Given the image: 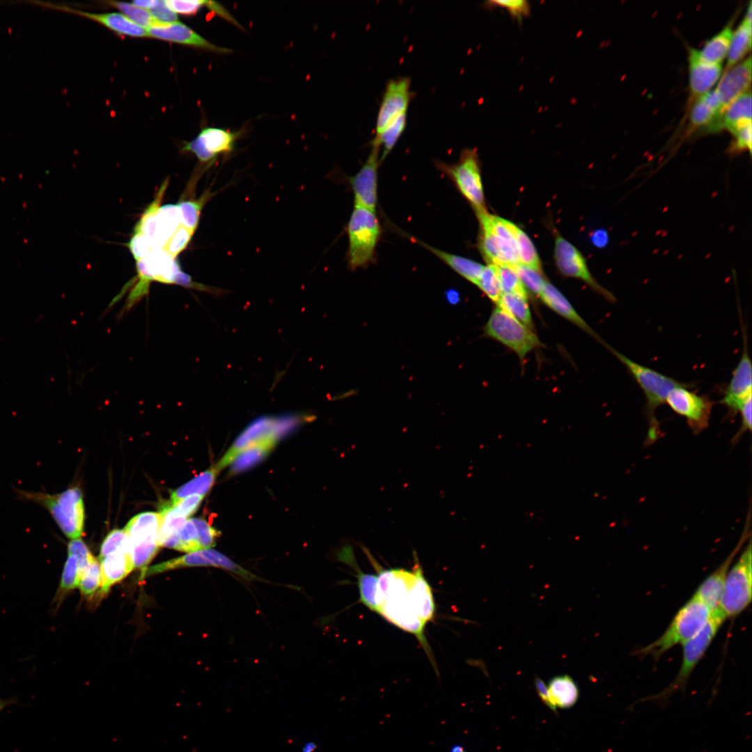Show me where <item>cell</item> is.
<instances>
[{"label": "cell", "mask_w": 752, "mask_h": 752, "mask_svg": "<svg viewBox=\"0 0 752 752\" xmlns=\"http://www.w3.org/2000/svg\"><path fill=\"white\" fill-rule=\"evenodd\" d=\"M364 551L377 572L374 612L415 636L433 664L425 629L434 619L435 604L421 566L416 563L411 570L384 569L368 550Z\"/></svg>", "instance_id": "obj_1"}, {"label": "cell", "mask_w": 752, "mask_h": 752, "mask_svg": "<svg viewBox=\"0 0 752 752\" xmlns=\"http://www.w3.org/2000/svg\"><path fill=\"white\" fill-rule=\"evenodd\" d=\"M138 282L130 291L119 318L129 312L149 291L150 283L158 281L166 284H177L185 288L213 292L212 288L193 281L191 276L183 272L175 258L162 248L154 249L145 258L136 261Z\"/></svg>", "instance_id": "obj_2"}, {"label": "cell", "mask_w": 752, "mask_h": 752, "mask_svg": "<svg viewBox=\"0 0 752 752\" xmlns=\"http://www.w3.org/2000/svg\"><path fill=\"white\" fill-rule=\"evenodd\" d=\"M15 492L18 499L32 502L45 509L69 539H78L81 535L84 507L83 494L79 487H71L56 494L18 489Z\"/></svg>", "instance_id": "obj_3"}, {"label": "cell", "mask_w": 752, "mask_h": 752, "mask_svg": "<svg viewBox=\"0 0 752 752\" xmlns=\"http://www.w3.org/2000/svg\"><path fill=\"white\" fill-rule=\"evenodd\" d=\"M712 611L694 595L676 613L668 627L656 640L636 651L641 658L657 661L673 647L682 645L696 636L706 625Z\"/></svg>", "instance_id": "obj_4"}, {"label": "cell", "mask_w": 752, "mask_h": 752, "mask_svg": "<svg viewBox=\"0 0 752 752\" xmlns=\"http://www.w3.org/2000/svg\"><path fill=\"white\" fill-rule=\"evenodd\" d=\"M726 620V618L719 608L714 609L703 628L682 645L681 665L674 680L662 691L644 697L641 701H652L661 707H665L675 694L684 691L694 670L705 655Z\"/></svg>", "instance_id": "obj_5"}, {"label": "cell", "mask_w": 752, "mask_h": 752, "mask_svg": "<svg viewBox=\"0 0 752 752\" xmlns=\"http://www.w3.org/2000/svg\"><path fill=\"white\" fill-rule=\"evenodd\" d=\"M604 345L624 365L643 391L646 401L648 421L647 440L652 443L659 435V423L655 416L657 408L666 403L671 389L682 384L655 370L640 364L618 352L609 345Z\"/></svg>", "instance_id": "obj_6"}, {"label": "cell", "mask_w": 752, "mask_h": 752, "mask_svg": "<svg viewBox=\"0 0 752 752\" xmlns=\"http://www.w3.org/2000/svg\"><path fill=\"white\" fill-rule=\"evenodd\" d=\"M347 261L351 270L367 267L375 259L382 228L375 211L354 206L346 228Z\"/></svg>", "instance_id": "obj_7"}, {"label": "cell", "mask_w": 752, "mask_h": 752, "mask_svg": "<svg viewBox=\"0 0 752 752\" xmlns=\"http://www.w3.org/2000/svg\"><path fill=\"white\" fill-rule=\"evenodd\" d=\"M477 216L481 228L479 248L485 260L496 266L519 264L514 233L516 225L487 212Z\"/></svg>", "instance_id": "obj_8"}, {"label": "cell", "mask_w": 752, "mask_h": 752, "mask_svg": "<svg viewBox=\"0 0 752 752\" xmlns=\"http://www.w3.org/2000/svg\"><path fill=\"white\" fill-rule=\"evenodd\" d=\"M752 551L751 538L735 563L731 565L722 590L719 606L726 619L737 617L752 598Z\"/></svg>", "instance_id": "obj_9"}, {"label": "cell", "mask_w": 752, "mask_h": 752, "mask_svg": "<svg viewBox=\"0 0 752 752\" xmlns=\"http://www.w3.org/2000/svg\"><path fill=\"white\" fill-rule=\"evenodd\" d=\"M484 334L513 351L521 362L529 352L542 345L533 330L497 306L485 325Z\"/></svg>", "instance_id": "obj_10"}, {"label": "cell", "mask_w": 752, "mask_h": 752, "mask_svg": "<svg viewBox=\"0 0 752 752\" xmlns=\"http://www.w3.org/2000/svg\"><path fill=\"white\" fill-rule=\"evenodd\" d=\"M436 166L452 180L477 214L487 212L479 159L476 150H464L457 162L448 164L437 162Z\"/></svg>", "instance_id": "obj_11"}, {"label": "cell", "mask_w": 752, "mask_h": 752, "mask_svg": "<svg viewBox=\"0 0 752 752\" xmlns=\"http://www.w3.org/2000/svg\"><path fill=\"white\" fill-rule=\"evenodd\" d=\"M160 523L159 512H146L132 517L124 528L129 540L134 569L144 572L159 549L157 535Z\"/></svg>", "instance_id": "obj_12"}, {"label": "cell", "mask_w": 752, "mask_h": 752, "mask_svg": "<svg viewBox=\"0 0 752 752\" xmlns=\"http://www.w3.org/2000/svg\"><path fill=\"white\" fill-rule=\"evenodd\" d=\"M214 567L231 572L247 581H263L227 556L212 548L188 553L182 556L162 562L146 569L142 577L162 573L174 569L190 567Z\"/></svg>", "instance_id": "obj_13"}, {"label": "cell", "mask_w": 752, "mask_h": 752, "mask_svg": "<svg viewBox=\"0 0 752 752\" xmlns=\"http://www.w3.org/2000/svg\"><path fill=\"white\" fill-rule=\"evenodd\" d=\"M689 387V384L682 383L671 389L666 403L675 413L685 418L691 430L698 434L709 425L713 402Z\"/></svg>", "instance_id": "obj_14"}, {"label": "cell", "mask_w": 752, "mask_h": 752, "mask_svg": "<svg viewBox=\"0 0 752 752\" xmlns=\"http://www.w3.org/2000/svg\"><path fill=\"white\" fill-rule=\"evenodd\" d=\"M240 135V132L205 127L195 139L185 144L183 150L194 153L201 162L212 164L219 156L228 155L234 150Z\"/></svg>", "instance_id": "obj_15"}, {"label": "cell", "mask_w": 752, "mask_h": 752, "mask_svg": "<svg viewBox=\"0 0 752 752\" xmlns=\"http://www.w3.org/2000/svg\"><path fill=\"white\" fill-rule=\"evenodd\" d=\"M743 347L741 358L732 373L721 403L731 414H737L744 403L752 397V366L746 331L742 328Z\"/></svg>", "instance_id": "obj_16"}, {"label": "cell", "mask_w": 752, "mask_h": 752, "mask_svg": "<svg viewBox=\"0 0 752 752\" xmlns=\"http://www.w3.org/2000/svg\"><path fill=\"white\" fill-rule=\"evenodd\" d=\"M555 259L558 268L567 276L579 279L606 299L613 302L614 296L601 286L589 272L586 260L579 251L560 235L555 240Z\"/></svg>", "instance_id": "obj_17"}, {"label": "cell", "mask_w": 752, "mask_h": 752, "mask_svg": "<svg viewBox=\"0 0 752 752\" xmlns=\"http://www.w3.org/2000/svg\"><path fill=\"white\" fill-rule=\"evenodd\" d=\"M380 148L371 143L368 157L359 171L350 178L354 194V206L375 211L377 205V177L380 162Z\"/></svg>", "instance_id": "obj_18"}, {"label": "cell", "mask_w": 752, "mask_h": 752, "mask_svg": "<svg viewBox=\"0 0 752 752\" xmlns=\"http://www.w3.org/2000/svg\"><path fill=\"white\" fill-rule=\"evenodd\" d=\"M750 527L751 512L749 509L744 528L737 544L724 561L700 584L693 595L712 612L719 606L723 584L734 559L746 540L750 538Z\"/></svg>", "instance_id": "obj_19"}, {"label": "cell", "mask_w": 752, "mask_h": 752, "mask_svg": "<svg viewBox=\"0 0 752 752\" xmlns=\"http://www.w3.org/2000/svg\"><path fill=\"white\" fill-rule=\"evenodd\" d=\"M410 88L411 80L408 77L391 79L387 83L377 116L375 135L398 116L407 113L412 97Z\"/></svg>", "instance_id": "obj_20"}, {"label": "cell", "mask_w": 752, "mask_h": 752, "mask_svg": "<svg viewBox=\"0 0 752 752\" xmlns=\"http://www.w3.org/2000/svg\"><path fill=\"white\" fill-rule=\"evenodd\" d=\"M280 422L281 417L273 416H262L252 421L239 434L217 463L214 464L219 472L227 466L230 465L234 460L247 447L265 435L277 430L280 425Z\"/></svg>", "instance_id": "obj_21"}, {"label": "cell", "mask_w": 752, "mask_h": 752, "mask_svg": "<svg viewBox=\"0 0 752 752\" xmlns=\"http://www.w3.org/2000/svg\"><path fill=\"white\" fill-rule=\"evenodd\" d=\"M148 36L163 40L192 46L214 52L228 54L231 49L217 46L200 36L189 26L176 22L169 24H158L146 29Z\"/></svg>", "instance_id": "obj_22"}, {"label": "cell", "mask_w": 752, "mask_h": 752, "mask_svg": "<svg viewBox=\"0 0 752 752\" xmlns=\"http://www.w3.org/2000/svg\"><path fill=\"white\" fill-rule=\"evenodd\" d=\"M751 83V57L726 70L715 88L724 107L742 93L750 90Z\"/></svg>", "instance_id": "obj_23"}, {"label": "cell", "mask_w": 752, "mask_h": 752, "mask_svg": "<svg viewBox=\"0 0 752 752\" xmlns=\"http://www.w3.org/2000/svg\"><path fill=\"white\" fill-rule=\"evenodd\" d=\"M689 85L692 96L698 97L707 93L719 79L721 64H713L703 61L698 49L689 51Z\"/></svg>", "instance_id": "obj_24"}, {"label": "cell", "mask_w": 752, "mask_h": 752, "mask_svg": "<svg viewBox=\"0 0 752 752\" xmlns=\"http://www.w3.org/2000/svg\"><path fill=\"white\" fill-rule=\"evenodd\" d=\"M724 108L715 89L699 96L691 108V127L703 129L707 133L716 132L717 122Z\"/></svg>", "instance_id": "obj_25"}, {"label": "cell", "mask_w": 752, "mask_h": 752, "mask_svg": "<svg viewBox=\"0 0 752 752\" xmlns=\"http://www.w3.org/2000/svg\"><path fill=\"white\" fill-rule=\"evenodd\" d=\"M281 428L265 435L244 450L230 464V473L245 471L263 461L276 446L282 437Z\"/></svg>", "instance_id": "obj_26"}, {"label": "cell", "mask_w": 752, "mask_h": 752, "mask_svg": "<svg viewBox=\"0 0 752 752\" xmlns=\"http://www.w3.org/2000/svg\"><path fill=\"white\" fill-rule=\"evenodd\" d=\"M542 301L559 315L571 322L596 340L603 343L599 336L579 315L567 299L552 284L546 281L539 295Z\"/></svg>", "instance_id": "obj_27"}, {"label": "cell", "mask_w": 752, "mask_h": 752, "mask_svg": "<svg viewBox=\"0 0 752 752\" xmlns=\"http://www.w3.org/2000/svg\"><path fill=\"white\" fill-rule=\"evenodd\" d=\"M101 585L99 594L106 595L115 583L125 578L134 566L130 553L127 551L114 552L100 560Z\"/></svg>", "instance_id": "obj_28"}, {"label": "cell", "mask_w": 752, "mask_h": 752, "mask_svg": "<svg viewBox=\"0 0 752 752\" xmlns=\"http://www.w3.org/2000/svg\"><path fill=\"white\" fill-rule=\"evenodd\" d=\"M749 123H751V90L736 97L724 108L716 125V132L726 129L733 134Z\"/></svg>", "instance_id": "obj_29"}, {"label": "cell", "mask_w": 752, "mask_h": 752, "mask_svg": "<svg viewBox=\"0 0 752 752\" xmlns=\"http://www.w3.org/2000/svg\"><path fill=\"white\" fill-rule=\"evenodd\" d=\"M406 235L412 242L425 247L464 279L475 285L477 284L483 269V265L469 258L433 247L414 237Z\"/></svg>", "instance_id": "obj_30"}, {"label": "cell", "mask_w": 752, "mask_h": 752, "mask_svg": "<svg viewBox=\"0 0 752 752\" xmlns=\"http://www.w3.org/2000/svg\"><path fill=\"white\" fill-rule=\"evenodd\" d=\"M63 9L99 22L119 34L136 38L148 37L146 29L136 24L122 13H91L67 8Z\"/></svg>", "instance_id": "obj_31"}, {"label": "cell", "mask_w": 752, "mask_h": 752, "mask_svg": "<svg viewBox=\"0 0 752 752\" xmlns=\"http://www.w3.org/2000/svg\"><path fill=\"white\" fill-rule=\"evenodd\" d=\"M751 47V5L749 3L742 22L733 31L727 53L726 69L737 64Z\"/></svg>", "instance_id": "obj_32"}, {"label": "cell", "mask_w": 752, "mask_h": 752, "mask_svg": "<svg viewBox=\"0 0 752 752\" xmlns=\"http://www.w3.org/2000/svg\"><path fill=\"white\" fill-rule=\"evenodd\" d=\"M547 686L552 705L557 709L572 707L577 702L579 691L576 682L568 675H560L550 680Z\"/></svg>", "instance_id": "obj_33"}, {"label": "cell", "mask_w": 752, "mask_h": 752, "mask_svg": "<svg viewBox=\"0 0 752 752\" xmlns=\"http://www.w3.org/2000/svg\"><path fill=\"white\" fill-rule=\"evenodd\" d=\"M180 226V217L178 205L169 204L159 207L155 214V232L152 241L154 248H163Z\"/></svg>", "instance_id": "obj_34"}, {"label": "cell", "mask_w": 752, "mask_h": 752, "mask_svg": "<svg viewBox=\"0 0 752 752\" xmlns=\"http://www.w3.org/2000/svg\"><path fill=\"white\" fill-rule=\"evenodd\" d=\"M81 572L82 568L77 557L68 554L60 582L52 602V607L54 611H56L67 595L78 588Z\"/></svg>", "instance_id": "obj_35"}, {"label": "cell", "mask_w": 752, "mask_h": 752, "mask_svg": "<svg viewBox=\"0 0 752 752\" xmlns=\"http://www.w3.org/2000/svg\"><path fill=\"white\" fill-rule=\"evenodd\" d=\"M733 23L729 22L719 32L707 40L698 50L701 58L713 64H721L727 56L733 35Z\"/></svg>", "instance_id": "obj_36"}, {"label": "cell", "mask_w": 752, "mask_h": 752, "mask_svg": "<svg viewBox=\"0 0 752 752\" xmlns=\"http://www.w3.org/2000/svg\"><path fill=\"white\" fill-rule=\"evenodd\" d=\"M219 473L214 465L210 467L187 483L171 492L170 502L175 503L191 495L205 496L213 486Z\"/></svg>", "instance_id": "obj_37"}, {"label": "cell", "mask_w": 752, "mask_h": 752, "mask_svg": "<svg viewBox=\"0 0 752 752\" xmlns=\"http://www.w3.org/2000/svg\"><path fill=\"white\" fill-rule=\"evenodd\" d=\"M496 306L533 330L534 325L527 294L517 292L502 293Z\"/></svg>", "instance_id": "obj_38"}, {"label": "cell", "mask_w": 752, "mask_h": 752, "mask_svg": "<svg viewBox=\"0 0 752 752\" xmlns=\"http://www.w3.org/2000/svg\"><path fill=\"white\" fill-rule=\"evenodd\" d=\"M407 124V113H404L391 121L379 134L375 135L372 143L380 148L382 162L390 153L402 134Z\"/></svg>", "instance_id": "obj_39"}, {"label": "cell", "mask_w": 752, "mask_h": 752, "mask_svg": "<svg viewBox=\"0 0 752 752\" xmlns=\"http://www.w3.org/2000/svg\"><path fill=\"white\" fill-rule=\"evenodd\" d=\"M159 514L160 523L157 539L159 546L162 547L165 541L177 534L187 519L177 514L169 503L161 506Z\"/></svg>", "instance_id": "obj_40"}, {"label": "cell", "mask_w": 752, "mask_h": 752, "mask_svg": "<svg viewBox=\"0 0 752 752\" xmlns=\"http://www.w3.org/2000/svg\"><path fill=\"white\" fill-rule=\"evenodd\" d=\"M212 196V193L207 189L198 199L182 201L177 204L180 212V225L195 232L199 223L201 210Z\"/></svg>", "instance_id": "obj_41"}, {"label": "cell", "mask_w": 752, "mask_h": 752, "mask_svg": "<svg viewBox=\"0 0 752 752\" xmlns=\"http://www.w3.org/2000/svg\"><path fill=\"white\" fill-rule=\"evenodd\" d=\"M100 565L93 556L81 572L78 588L83 596L90 599L100 588Z\"/></svg>", "instance_id": "obj_42"}, {"label": "cell", "mask_w": 752, "mask_h": 752, "mask_svg": "<svg viewBox=\"0 0 752 752\" xmlns=\"http://www.w3.org/2000/svg\"><path fill=\"white\" fill-rule=\"evenodd\" d=\"M514 233L519 263L540 272V259L530 238L517 226L515 227Z\"/></svg>", "instance_id": "obj_43"}, {"label": "cell", "mask_w": 752, "mask_h": 752, "mask_svg": "<svg viewBox=\"0 0 752 752\" xmlns=\"http://www.w3.org/2000/svg\"><path fill=\"white\" fill-rule=\"evenodd\" d=\"M176 539V550L188 553L203 550L199 533L192 518L187 519L179 530Z\"/></svg>", "instance_id": "obj_44"}, {"label": "cell", "mask_w": 752, "mask_h": 752, "mask_svg": "<svg viewBox=\"0 0 752 752\" xmlns=\"http://www.w3.org/2000/svg\"><path fill=\"white\" fill-rule=\"evenodd\" d=\"M476 285L496 304L502 295L496 266L489 264L484 267Z\"/></svg>", "instance_id": "obj_45"}, {"label": "cell", "mask_w": 752, "mask_h": 752, "mask_svg": "<svg viewBox=\"0 0 752 752\" xmlns=\"http://www.w3.org/2000/svg\"><path fill=\"white\" fill-rule=\"evenodd\" d=\"M109 3L118 8L123 15L132 22L143 28L148 29L150 26L157 25V23L152 18L150 12L146 9L137 7L130 3L109 1Z\"/></svg>", "instance_id": "obj_46"}, {"label": "cell", "mask_w": 752, "mask_h": 752, "mask_svg": "<svg viewBox=\"0 0 752 752\" xmlns=\"http://www.w3.org/2000/svg\"><path fill=\"white\" fill-rule=\"evenodd\" d=\"M121 550L130 552L128 537L124 529H114L107 535L102 543L99 559Z\"/></svg>", "instance_id": "obj_47"}, {"label": "cell", "mask_w": 752, "mask_h": 752, "mask_svg": "<svg viewBox=\"0 0 752 752\" xmlns=\"http://www.w3.org/2000/svg\"><path fill=\"white\" fill-rule=\"evenodd\" d=\"M511 267L514 269L524 286H526L533 293L538 295H540L546 283L540 272L521 263Z\"/></svg>", "instance_id": "obj_48"}, {"label": "cell", "mask_w": 752, "mask_h": 752, "mask_svg": "<svg viewBox=\"0 0 752 752\" xmlns=\"http://www.w3.org/2000/svg\"><path fill=\"white\" fill-rule=\"evenodd\" d=\"M496 268L502 293L526 294L525 287L511 267L502 265L496 266Z\"/></svg>", "instance_id": "obj_49"}, {"label": "cell", "mask_w": 752, "mask_h": 752, "mask_svg": "<svg viewBox=\"0 0 752 752\" xmlns=\"http://www.w3.org/2000/svg\"><path fill=\"white\" fill-rule=\"evenodd\" d=\"M488 8H502L515 19H521L529 15L531 6L525 0L488 1L485 3Z\"/></svg>", "instance_id": "obj_50"}, {"label": "cell", "mask_w": 752, "mask_h": 752, "mask_svg": "<svg viewBox=\"0 0 752 752\" xmlns=\"http://www.w3.org/2000/svg\"><path fill=\"white\" fill-rule=\"evenodd\" d=\"M194 232L180 225L162 248L173 258H175L189 243Z\"/></svg>", "instance_id": "obj_51"}, {"label": "cell", "mask_w": 752, "mask_h": 752, "mask_svg": "<svg viewBox=\"0 0 752 752\" xmlns=\"http://www.w3.org/2000/svg\"><path fill=\"white\" fill-rule=\"evenodd\" d=\"M128 248L136 261L147 257L155 249L151 240L138 231H134L128 243Z\"/></svg>", "instance_id": "obj_52"}, {"label": "cell", "mask_w": 752, "mask_h": 752, "mask_svg": "<svg viewBox=\"0 0 752 752\" xmlns=\"http://www.w3.org/2000/svg\"><path fill=\"white\" fill-rule=\"evenodd\" d=\"M192 520L198 531L202 549L212 548L220 533L203 518H192Z\"/></svg>", "instance_id": "obj_53"}, {"label": "cell", "mask_w": 752, "mask_h": 752, "mask_svg": "<svg viewBox=\"0 0 752 752\" xmlns=\"http://www.w3.org/2000/svg\"><path fill=\"white\" fill-rule=\"evenodd\" d=\"M203 498L204 496L201 495H191L175 503L171 502L169 503L177 514L187 519L198 510Z\"/></svg>", "instance_id": "obj_54"}, {"label": "cell", "mask_w": 752, "mask_h": 752, "mask_svg": "<svg viewBox=\"0 0 752 752\" xmlns=\"http://www.w3.org/2000/svg\"><path fill=\"white\" fill-rule=\"evenodd\" d=\"M735 140L730 147L733 152L751 150V123L747 124L732 134Z\"/></svg>", "instance_id": "obj_55"}, {"label": "cell", "mask_w": 752, "mask_h": 752, "mask_svg": "<svg viewBox=\"0 0 752 752\" xmlns=\"http://www.w3.org/2000/svg\"><path fill=\"white\" fill-rule=\"evenodd\" d=\"M168 6L175 13L182 15H194L201 7L205 6L207 1H166Z\"/></svg>", "instance_id": "obj_56"}, {"label": "cell", "mask_w": 752, "mask_h": 752, "mask_svg": "<svg viewBox=\"0 0 752 752\" xmlns=\"http://www.w3.org/2000/svg\"><path fill=\"white\" fill-rule=\"evenodd\" d=\"M149 12L157 25L172 24L178 20L176 13L168 6L166 1H159L157 5Z\"/></svg>", "instance_id": "obj_57"}, {"label": "cell", "mask_w": 752, "mask_h": 752, "mask_svg": "<svg viewBox=\"0 0 752 752\" xmlns=\"http://www.w3.org/2000/svg\"><path fill=\"white\" fill-rule=\"evenodd\" d=\"M68 554L77 557L82 570L93 556L86 545L80 538L71 540L68 542Z\"/></svg>", "instance_id": "obj_58"}, {"label": "cell", "mask_w": 752, "mask_h": 752, "mask_svg": "<svg viewBox=\"0 0 752 752\" xmlns=\"http://www.w3.org/2000/svg\"><path fill=\"white\" fill-rule=\"evenodd\" d=\"M752 397L749 398L742 406L739 411L741 415L742 424L741 428L737 434L735 436L733 441L738 440L741 435L747 431L751 430V418H752Z\"/></svg>", "instance_id": "obj_59"}, {"label": "cell", "mask_w": 752, "mask_h": 752, "mask_svg": "<svg viewBox=\"0 0 752 752\" xmlns=\"http://www.w3.org/2000/svg\"><path fill=\"white\" fill-rule=\"evenodd\" d=\"M535 686L536 691H537L539 697L540 698L541 700L550 710H551L555 713H556L557 709L552 705V703H551V702L550 700L549 696V692H548V689H547V686L545 683V682L542 679L537 677V678H535Z\"/></svg>", "instance_id": "obj_60"}, {"label": "cell", "mask_w": 752, "mask_h": 752, "mask_svg": "<svg viewBox=\"0 0 752 752\" xmlns=\"http://www.w3.org/2000/svg\"><path fill=\"white\" fill-rule=\"evenodd\" d=\"M158 3H159L158 0H145V1L138 0V1H133L132 3L133 5H134V6H137V7H139V8H143V9H146V10H148V9L151 10L154 7H155L157 5Z\"/></svg>", "instance_id": "obj_61"}, {"label": "cell", "mask_w": 752, "mask_h": 752, "mask_svg": "<svg viewBox=\"0 0 752 752\" xmlns=\"http://www.w3.org/2000/svg\"><path fill=\"white\" fill-rule=\"evenodd\" d=\"M606 233H603L602 230L597 231L593 237V240L594 243L597 246L603 245L604 243H606Z\"/></svg>", "instance_id": "obj_62"}, {"label": "cell", "mask_w": 752, "mask_h": 752, "mask_svg": "<svg viewBox=\"0 0 752 752\" xmlns=\"http://www.w3.org/2000/svg\"><path fill=\"white\" fill-rule=\"evenodd\" d=\"M450 752H466V751L462 746L455 745L451 748Z\"/></svg>", "instance_id": "obj_63"}, {"label": "cell", "mask_w": 752, "mask_h": 752, "mask_svg": "<svg viewBox=\"0 0 752 752\" xmlns=\"http://www.w3.org/2000/svg\"><path fill=\"white\" fill-rule=\"evenodd\" d=\"M11 700H2L0 698V712L8 705L11 703Z\"/></svg>", "instance_id": "obj_64"}]
</instances>
